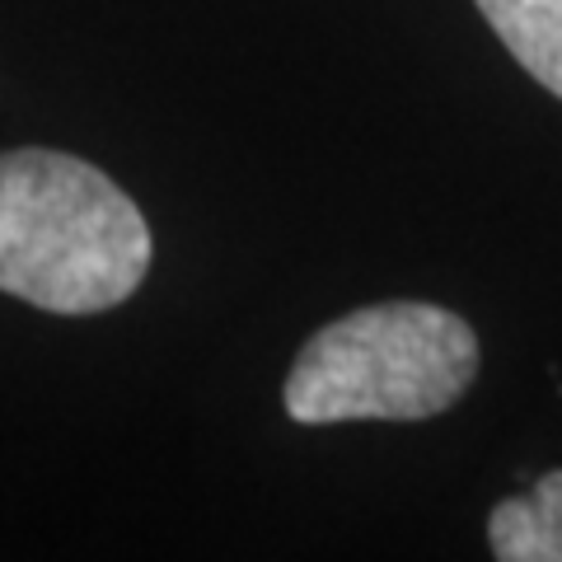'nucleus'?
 <instances>
[{
  "instance_id": "obj_1",
  "label": "nucleus",
  "mask_w": 562,
  "mask_h": 562,
  "mask_svg": "<svg viewBox=\"0 0 562 562\" xmlns=\"http://www.w3.org/2000/svg\"><path fill=\"white\" fill-rule=\"evenodd\" d=\"M150 225L109 173L61 150L0 155V291L47 314H103L150 272Z\"/></svg>"
},
{
  "instance_id": "obj_2",
  "label": "nucleus",
  "mask_w": 562,
  "mask_h": 562,
  "mask_svg": "<svg viewBox=\"0 0 562 562\" xmlns=\"http://www.w3.org/2000/svg\"><path fill=\"white\" fill-rule=\"evenodd\" d=\"M479 375V338L441 305L380 301L324 324L301 347L281 403L301 427L422 422L446 413Z\"/></svg>"
},
{
  "instance_id": "obj_3",
  "label": "nucleus",
  "mask_w": 562,
  "mask_h": 562,
  "mask_svg": "<svg viewBox=\"0 0 562 562\" xmlns=\"http://www.w3.org/2000/svg\"><path fill=\"white\" fill-rule=\"evenodd\" d=\"M492 558L562 562V469H549L525 497H506L487 516Z\"/></svg>"
},
{
  "instance_id": "obj_4",
  "label": "nucleus",
  "mask_w": 562,
  "mask_h": 562,
  "mask_svg": "<svg viewBox=\"0 0 562 562\" xmlns=\"http://www.w3.org/2000/svg\"><path fill=\"white\" fill-rule=\"evenodd\" d=\"M506 52L562 99V0H473Z\"/></svg>"
}]
</instances>
